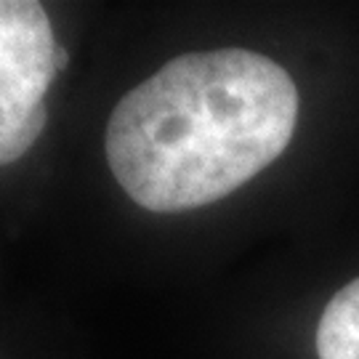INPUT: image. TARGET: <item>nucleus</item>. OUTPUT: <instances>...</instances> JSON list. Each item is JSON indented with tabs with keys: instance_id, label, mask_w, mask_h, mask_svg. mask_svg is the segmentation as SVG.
<instances>
[{
	"instance_id": "obj_3",
	"label": "nucleus",
	"mask_w": 359,
	"mask_h": 359,
	"mask_svg": "<svg viewBox=\"0 0 359 359\" xmlns=\"http://www.w3.org/2000/svg\"><path fill=\"white\" fill-rule=\"evenodd\" d=\"M317 357L359 359V277L341 287L317 325Z\"/></svg>"
},
{
	"instance_id": "obj_4",
	"label": "nucleus",
	"mask_w": 359,
	"mask_h": 359,
	"mask_svg": "<svg viewBox=\"0 0 359 359\" xmlns=\"http://www.w3.org/2000/svg\"><path fill=\"white\" fill-rule=\"evenodd\" d=\"M53 65H56V72H62V69L69 65V53H67L65 46H56V53H53Z\"/></svg>"
},
{
	"instance_id": "obj_2",
	"label": "nucleus",
	"mask_w": 359,
	"mask_h": 359,
	"mask_svg": "<svg viewBox=\"0 0 359 359\" xmlns=\"http://www.w3.org/2000/svg\"><path fill=\"white\" fill-rule=\"evenodd\" d=\"M56 46L40 3L0 0V165L19 160L46 128Z\"/></svg>"
},
{
	"instance_id": "obj_1",
	"label": "nucleus",
	"mask_w": 359,
	"mask_h": 359,
	"mask_svg": "<svg viewBox=\"0 0 359 359\" xmlns=\"http://www.w3.org/2000/svg\"><path fill=\"white\" fill-rule=\"evenodd\" d=\"M295 123L298 90L277 62L243 48L197 51L176 56L117 102L104 152L136 205L184 213L269 168Z\"/></svg>"
}]
</instances>
